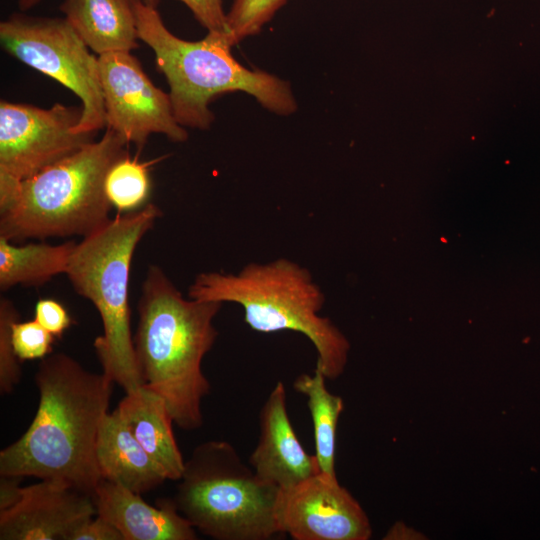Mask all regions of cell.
<instances>
[{"instance_id":"cell-11","label":"cell","mask_w":540,"mask_h":540,"mask_svg":"<svg viewBox=\"0 0 540 540\" xmlns=\"http://www.w3.org/2000/svg\"><path fill=\"white\" fill-rule=\"evenodd\" d=\"M275 518L281 533L295 540H368L366 512L337 480L318 472L279 494Z\"/></svg>"},{"instance_id":"cell-7","label":"cell","mask_w":540,"mask_h":540,"mask_svg":"<svg viewBox=\"0 0 540 540\" xmlns=\"http://www.w3.org/2000/svg\"><path fill=\"white\" fill-rule=\"evenodd\" d=\"M173 501L202 534L216 540H268L280 534L279 489L258 477L234 446L209 440L185 461Z\"/></svg>"},{"instance_id":"cell-14","label":"cell","mask_w":540,"mask_h":540,"mask_svg":"<svg viewBox=\"0 0 540 540\" xmlns=\"http://www.w3.org/2000/svg\"><path fill=\"white\" fill-rule=\"evenodd\" d=\"M94 500L97 515L113 524L124 540H195L196 529L179 512L173 499L157 507L145 502L141 494L102 480Z\"/></svg>"},{"instance_id":"cell-5","label":"cell","mask_w":540,"mask_h":540,"mask_svg":"<svg viewBox=\"0 0 540 540\" xmlns=\"http://www.w3.org/2000/svg\"><path fill=\"white\" fill-rule=\"evenodd\" d=\"M128 142L106 128L72 155L21 181L0 203V236L13 242L29 238L89 236L111 218L105 178L128 155Z\"/></svg>"},{"instance_id":"cell-10","label":"cell","mask_w":540,"mask_h":540,"mask_svg":"<svg viewBox=\"0 0 540 540\" xmlns=\"http://www.w3.org/2000/svg\"><path fill=\"white\" fill-rule=\"evenodd\" d=\"M106 128L140 150L151 134L184 142L186 129L174 117L169 93L156 87L130 52L98 57Z\"/></svg>"},{"instance_id":"cell-3","label":"cell","mask_w":540,"mask_h":540,"mask_svg":"<svg viewBox=\"0 0 540 540\" xmlns=\"http://www.w3.org/2000/svg\"><path fill=\"white\" fill-rule=\"evenodd\" d=\"M138 37L149 46L157 68L166 77L175 119L181 126L208 129L214 114L210 102L217 96L242 91L266 109L293 113L297 104L290 85L262 70H250L232 55L229 33L208 32L199 41H186L165 26L157 7L131 0Z\"/></svg>"},{"instance_id":"cell-16","label":"cell","mask_w":540,"mask_h":540,"mask_svg":"<svg viewBox=\"0 0 540 540\" xmlns=\"http://www.w3.org/2000/svg\"><path fill=\"white\" fill-rule=\"evenodd\" d=\"M116 410L136 440L164 470L168 480L178 481L185 461L176 443L174 420L164 399L143 385L126 393Z\"/></svg>"},{"instance_id":"cell-4","label":"cell","mask_w":540,"mask_h":540,"mask_svg":"<svg viewBox=\"0 0 540 540\" xmlns=\"http://www.w3.org/2000/svg\"><path fill=\"white\" fill-rule=\"evenodd\" d=\"M188 297L239 304L246 324L257 332H299L314 345L316 366L326 379L344 372L349 342L329 318L319 315L325 296L310 271L291 260L249 263L237 274L200 273Z\"/></svg>"},{"instance_id":"cell-29","label":"cell","mask_w":540,"mask_h":540,"mask_svg":"<svg viewBox=\"0 0 540 540\" xmlns=\"http://www.w3.org/2000/svg\"><path fill=\"white\" fill-rule=\"evenodd\" d=\"M42 0H18V7L21 12L27 11L38 5ZM145 3L157 7L160 0H143Z\"/></svg>"},{"instance_id":"cell-13","label":"cell","mask_w":540,"mask_h":540,"mask_svg":"<svg viewBox=\"0 0 540 540\" xmlns=\"http://www.w3.org/2000/svg\"><path fill=\"white\" fill-rule=\"evenodd\" d=\"M249 464L260 479L279 490L320 472L315 455L304 450L291 424L286 388L281 381L275 384L260 410L258 443Z\"/></svg>"},{"instance_id":"cell-25","label":"cell","mask_w":540,"mask_h":540,"mask_svg":"<svg viewBox=\"0 0 540 540\" xmlns=\"http://www.w3.org/2000/svg\"><path fill=\"white\" fill-rule=\"evenodd\" d=\"M193 13L195 19L208 32L228 33L227 13L223 0H179Z\"/></svg>"},{"instance_id":"cell-27","label":"cell","mask_w":540,"mask_h":540,"mask_svg":"<svg viewBox=\"0 0 540 540\" xmlns=\"http://www.w3.org/2000/svg\"><path fill=\"white\" fill-rule=\"evenodd\" d=\"M22 476L1 475L0 478V511L7 510L16 505L24 491L21 486Z\"/></svg>"},{"instance_id":"cell-17","label":"cell","mask_w":540,"mask_h":540,"mask_svg":"<svg viewBox=\"0 0 540 540\" xmlns=\"http://www.w3.org/2000/svg\"><path fill=\"white\" fill-rule=\"evenodd\" d=\"M64 18L94 53L131 52L138 31L131 0H64Z\"/></svg>"},{"instance_id":"cell-12","label":"cell","mask_w":540,"mask_h":540,"mask_svg":"<svg viewBox=\"0 0 540 540\" xmlns=\"http://www.w3.org/2000/svg\"><path fill=\"white\" fill-rule=\"evenodd\" d=\"M95 515L94 497L66 482L43 479L24 487L20 501L0 511V540H72Z\"/></svg>"},{"instance_id":"cell-6","label":"cell","mask_w":540,"mask_h":540,"mask_svg":"<svg viewBox=\"0 0 540 540\" xmlns=\"http://www.w3.org/2000/svg\"><path fill=\"white\" fill-rule=\"evenodd\" d=\"M162 215L148 203L111 219L76 244L66 275L97 309L103 334L93 343L103 373L125 393L144 385L130 328L129 275L135 249Z\"/></svg>"},{"instance_id":"cell-18","label":"cell","mask_w":540,"mask_h":540,"mask_svg":"<svg viewBox=\"0 0 540 540\" xmlns=\"http://www.w3.org/2000/svg\"><path fill=\"white\" fill-rule=\"evenodd\" d=\"M74 241L59 245L44 242L14 245L0 236V288L16 285L39 287L58 274H65L76 247Z\"/></svg>"},{"instance_id":"cell-2","label":"cell","mask_w":540,"mask_h":540,"mask_svg":"<svg viewBox=\"0 0 540 540\" xmlns=\"http://www.w3.org/2000/svg\"><path fill=\"white\" fill-rule=\"evenodd\" d=\"M221 302L186 299L166 273L150 265L137 304L134 335L144 386L160 395L180 428L203 424L201 403L210 392L202 360L218 332L213 324Z\"/></svg>"},{"instance_id":"cell-24","label":"cell","mask_w":540,"mask_h":540,"mask_svg":"<svg viewBox=\"0 0 540 540\" xmlns=\"http://www.w3.org/2000/svg\"><path fill=\"white\" fill-rule=\"evenodd\" d=\"M34 319L57 338H60L72 324V318L66 308L60 302L49 298L37 301Z\"/></svg>"},{"instance_id":"cell-26","label":"cell","mask_w":540,"mask_h":540,"mask_svg":"<svg viewBox=\"0 0 540 540\" xmlns=\"http://www.w3.org/2000/svg\"><path fill=\"white\" fill-rule=\"evenodd\" d=\"M72 540H124V538L113 524L96 515L74 533Z\"/></svg>"},{"instance_id":"cell-15","label":"cell","mask_w":540,"mask_h":540,"mask_svg":"<svg viewBox=\"0 0 540 540\" xmlns=\"http://www.w3.org/2000/svg\"><path fill=\"white\" fill-rule=\"evenodd\" d=\"M96 461L102 480L138 494L154 490L168 480L164 470L136 440L116 409L107 413L101 423Z\"/></svg>"},{"instance_id":"cell-28","label":"cell","mask_w":540,"mask_h":540,"mask_svg":"<svg viewBox=\"0 0 540 540\" xmlns=\"http://www.w3.org/2000/svg\"><path fill=\"white\" fill-rule=\"evenodd\" d=\"M418 533L402 522H396L386 533L384 539H415Z\"/></svg>"},{"instance_id":"cell-9","label":"cell","mask_w":540,"mask_h":540,"mask_svg":"<svg viewBox=\"0 0 540 540\" xmlns=\"http://www.w3.org/2000/svg\"><path fill=\"white\" fill-rule=\"evenodd\" d=\"M82 107L55 103L50 108L0 102V203L18 184L94 141L77 133Z\"/></svg>"},{"instance_id":"cell-20","label":"cell","mask_w":540,"mask_h":540,"mask_svg":"<svg viewBox=\"0 0 540 540\" xmlns=\"http://www.w3.org/2000/svg\"><path fill=\"white\" fill-rule=\"evenodd\" d=\"M150 165V162H140L128 154L111 166L105 178V193L111 206L126 213L146 203L150 191Z\"/></svg>"},{"instance_id":"cell-23","label":"cell","mask_w":540,"mask_h":540,"mask_svg":"<svg viewBox=\"0 0 540 540\" xmlns=\"http://www.w3.org/2000/svg\"><path fill=\"white\" fill-rule=\"evenodd\" d=\"M11 337L14 351L21 362L43 359L51 354L55 339L35 319L15 321L12 324Z\"/></svg>"},{"instance_id":"cell-19","label":"cell","mask_w":540,"mask_h":540,"mask_svg":"<svg viewBox=\"0 0 540 540\" xmlns=\"http://www.w3.org/2000/svg\"><path fill=\"white\" fill-rule=\"evenodd\" d=\"M325 381V375L316 366L313 374H300L294 380L293 387L307 399L313 422L315 457L320 472L336 477V429L344 402L340 396L327 389Z\"/></svg>"},{"instance_id":"cell-21","label":"cell","mask_w":540,"mask_h":540,"mask_svg":"<svg viewBox=\"0 0 540 540\" xmlns=\"http://www.w3.org/2000/svg\"><path fill=\"white\" fill-rule=\"evenodd\" d=\"M287 0H234L227 13V28L235 44L257 34Z\"/></svg>"},{"instance_id":"cell-22","label":"cell","mask_w":540,"mask_h":540,"mask_svg":"<svg viewBox=\"0 0 540 540\" xmlns=\"http://www.w3.org/2000/svg\"><path fill=\"white\" fill-rule=\"evenodd\" d=\"M20 320V314L13 302L0 299V392L12 393L20 382L22 371L11 337L12 324Z\"/></svg>"},{"instance_id":"cell-1","label":"cell","mask_w":540,"mask_h":540,"mask_svg":"<svg viewBox=\"0 0 540 540\" xmlns=\"http://www.w3.org/2000/svg\"><path fill=\"white\" fill-rule=\"evenodd\" d=\"M34 380L36 414L24 434L0 451V475L62 481L94 497L102 481L96 443L113 382L65 353L41 359Z\"/></svg>"},{"instance_id":"cell-8","label":"cell","mask_w":540,"mask_h":540,"mask_svg":"<svg viewBox=\"0 0 540 540\" xmlns=\"http://www.w3.org/2000/svg\"><path fill=\"white\" fill-rule=\"evenodd\" d=\"M0 40L11 56L79 97L82 117L75 132L97 133L106 127L98 58L65 18L13 13L0 23Z\"/></svg>"}]
</instances>
